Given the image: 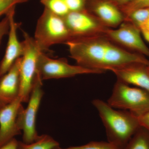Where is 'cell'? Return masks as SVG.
I'll return each mask as SVG.
<instances>
[{
  "mask_svg": "<svg viewBox=\"0 0 149 149\" xmlns=\"http://www.w3.org/2000/svg\"><path fill=\"white\" fill-rule=\"evenodd\" d=\"M65 44L77 65L85 68L106 72L133 63L149 65L145 56L125 49L104 35L74 38Z\"/></svg>",
  "mask_w": 149,
  "mask_h": 149,
  "instance_id": "obj_1",
  "label": "cell"
},
{
  "mask_svg": "<svg viewBox=\"0 0 149 149\" xmlns=\"http://www.w3.org/2000/svg\"><path fill=\"white\" fill-rule=\"evenodd\" d=\"M104 126L108 142L123 149L141 127L139 117L128 111L116 110L99 99L93 101Z\"/></svg>",
  "mask_w": 149,
  "mask_h": 149,
  "instance_id": "obj_2",
  "label": "cell"
},
{
  "mask_svg": "<svg viewBox=\"0 0 149 149\" xmlns=\"http://www.w3.org/2000/svg\"><path fill=\"white\" fill-rule=\"evenodd\" d=\"M33 38L39 49L44 52L54 45L65 44L72 37L64 17L45 8L37 21Z\"/></svg>",
  "mask_w": 149,
  "mask_h": 149,
  "instance_id": "obj_3",
  "label": "cell"
},
{
  "mask_svg": "<svg viewBox=\"0 0 149 149\" xmlns=\"http://www.w3.org/2000/svg\"><path fill=\"white\" fill-rule=\"evenodd\" d=\"M107 103L115 109L128 111L139 117L149 111V92L117 80Z\"/></svg>",
  "mask_w": 149,
  "mask_h": 149,
  "instance_id": "obj_4",
  "label": "cell"
},
{
  "mask_svg": "<svg viewBox=\"0 0 149 149\" xmlns=\"http://www.w3.org/2000/svg\"><path fill=\"white\" fill-rule=\"evenodd\" d=\"M23 34L24 51L19 69L20 85L19 97L22 103H27L37 74V61L41 51L34 38L24 31Z\"/></svg>",
  "mask_w": 149,
  "mask_h": 149,
  "instance_id": "obj_5",
  "label": "cell"
},
{
  "mask_svg": "<svg viewBox=\"0 0 149 149\" xmlns=\"http://www.w3.org/2000/svg\"><path fill=\"white\" fill-rule=\"evenodd\" d=\"M37 73L42 80L57 79L74 77L78 74H100L102 70L85 68L70 64L66 59L51 58L40 52L37 61Z\"/></svg>",
  "mask_w": 149,
  "mask_h": 149,
  "instance_id": "obj_6",
  "label": "cell"
},
{
  "mask_svg": "<svg viewBox=\"0 0 149 149\" xmlns=\"http://www.w3.org/2000/svg\"><path fill=\"white\" fill-rule=\"evenodd\" d=\"M42 81L37 73L27 108H22L19 115V125L23 132V142L26 143L34 142L40 136L36 129V120L44 94Z\"/></svg>",
  "mask_w": 149,
  "mask_h": 149,
  "instance_id": "obj_7",
  "label": "cell"
},
{
  "mask_svg": "<svg viewBox=\"0 0 149 149\" xmlns=\"http://www.w3.org/2000/svg\"><path fill=\"white\" fill-rule=\"evenodd\" d=\"M63 17L72 39L104 36L109 28L86 9L70 12Z\"/></svg>",
  "mask_w": 149,
  "mask_h": 149,
  "instance_id": "obj_8",
  "label": "cell"
},
{
  "mask_svg": "<svg viewBox=\"0 0 149 149\" xmlns=\"http://www.w3.org/2000/svg\"><path fill=\"white\" fill-rule=\"evenodd\" d=\"M104 36L127 50L149 57V48L142 39L140 29L129 22L124 21L116 29L109 28Z\"/></svg>",
  "mask_w": 149,
  "mask_h": 149,
  "instance_id": "obj_9",
  "label": "cell"
},
{
  "mask_svg": "<svg viewBox=\"0 0 149 149\" xmlns=\"http://www.w3.org/2000/svg\"><path fill=\"white\" fill-rule=\"evenodd\" d=\"M22 103L18 97L10 103L0 108V147L21 134L18 118L23 107Z\"/></svg>",
  "mask_w": 149,
  "mask_h": 149,
  "instance_id": "obj_10",
  "label": "cell"
},
{
  "mask_svg": "<svg viewBox=\"0 0 149 149\" xmlns=\"http://www.w3.org/2000/svg\"><path fill=\"white\" fill-rule=\"evenodd\" d=\"M15 9H13L6 15L9 19V31L5 53L0 63V78L10 69L15 62L22 57L24 53V44L23 42H19L17 37V31L20 24L15 19Z\"/></svg>",
  "mask_w": 149,
  "mask_h": 149,
  "instance_id": "obj_11",
  "label": "cell"
},
{
  "mask_svg": "<svg viewBox=\"0 0 149 149\" xmlns=\"http://www.w3.org/2000/svg\"><path fill=\"white\" fill-rule=\"evenodd\" d=\"M109 28H116L125 20L119 7L110 0H87L86 8Z\"/></svg>",
  "mask_w": 149,
  "mask_h": 149,
  "instance_id": "obj_12",
  "label": "cell"
},
{
  "mask_svg": "<svg viewBox=\"0 0 149 149\" xmlns=\"http://www.w3.org/2000/svg\"><path fill=\"white\" fill-rule=\"evenodd\" d=\"M21 61V57L0 78V108L10 103L19 96Z\"/></svg>",
  "mask_w": 149,
  "mask_h": 149,
  "instance_id": "obj_13",
  "label": "cell"
},
{
  "mask_svg": "<svg viewBox=\"0 0 149 149\" xmlns=\"http://www.w3.org/2000/svg\"><path fill=\"white\" fill-rule=\"evenodd\" d=\"M148 65L142 63H133L111 70L118 80L142 88L149 92V74Z\"/></svg>",
  "mask_w": 149,
  "mask_h": 149,
  "instance_id": "obj_14",
  "label": "cell"
},
{
  "mask_svg": "<svg viewBox=\"0 0 149 149\" xmlns=\"http://www.w3.org/2000/svg\"><path fill=\"white\" fill-rule=\"evenodd\" d=\"M59 143L49 135H41L34 142L26 143L18 141L17 149H54Z\"/></svg>",
  "mask_w": 149,
  "mask_h": 149,
  "instance_id": "obj_15",
  "label": "cell"
},
{
  "mask_svg": "<svg viewBox=\"0 0 149 149\" xmlns=\"http://www.w3.org/2000/svg\"><path fill=\"white\" fill-rule=\"evenodd\" d=\"M123 149H149V132L141 126Z\"/></svg>",
  "mask_w": 149,
  "mask_h": 149,
  "instance_id": "obj_16",
  "label": "cell"
},
{
  "mask_svg": "<svg viewBox=\"0 0 149 149\" xmlns=\"http://www.w3.org/2000/svg\"><path fill=\"white\" fill-rule=\"evenodd\" d=\"M45 8L59 16L64 17L70 12L62 0H40Z\"/></svg>",
  "mask_w": 149,
  "mask_h": 149,
  "instance_id": "obj_17",
  "label": "cell"
},
{
  "mask_svg": "<svg viewBox=\"0 0 149 149\" xmlns=\"http://www.w3.org/2000/svg\"><path fill=\"white\" fill-rule=\"evenodd\" d=\"M149 18V8H147L134 11L125 18V21L131 22L139 29Z\"/></svg>",
  "mask_w": 149,
  "mask_h": 149,
  "instance_id": "obj_18",
  "label": "cell"
},
{
  "mask_svg": "<svg viewBox=\"0 0 149 149\" xmlns=\"http://www.w3.org/2000/svg\"><path fill=\"white\" fill-rule=\"evenodd\" d=\"M149 8V0H133L130 2L119 7L125 18L134 11Z\"/></svg>",
  "mask_w": 149,
  "mask_h": 149,
  "instance_id": "obj_19",
  "label": "cell"
},
{
  "mask_svg": "<svg viewBox=\"0 0 149 149\" xmlns=\"http://www.w3.org/2000/svg\"><path fill=\"white\" fill-rule=\"evenodd\" d=\"M54 149H120L115 146L109 142L104 141H92L88 143L78 146L70 147L67 148H62L59 146Z\"/></svg>",
  "mask_w": 149,
  "mask_h": 149,
  "instance_id": "obj_20",
  "label": "cell"
},
{
  "mask_svg": "<svg viewBox=\"0 0 149 149\" xmlns=\"http://www.w3.org/2000/svg\"><path fill=\"white\" fill-rule=\"evenodd\" d=\"M29 0H0V17L6 15L9 12L15 8L19 4L29 1Z\"/></svg>",
  "mask_w": 149,
  "mask_h": 149,
  "instance_id": "obj_21",
  "label": "cell"
},
{
  "mask_svg": "<svg viewBox=\"0 0 149 149\" xmlns=\"http://www.w3.org/2000/svg\"><path fill=\"white\" fill-rule=\"evenodd\" d=\"M70 12L78 11L86 8L87 0H62Z\"/></svg>",
  "mask_w": 149,
  "mask_h": 149,
  "instance_id": "obj_22",
  "label": "cell"
},
{
  "mask_svg": "<svg viewBox=\"0 0 149 149\" xmlns=\"http://www.w3.org/2000/svg\"><path fill=\"white\" fill-rule=\"evenodd\" d=\"M9 19L7 15L0 21V44L3 37L5 35H8L9 31Z\"/></svg>",
  "mask_w": 149,
  "mask_h": 149,
  "instance_id": "obj_23",
  "label": "cell"
},
{
  "mask_svg": "<svg viewBox=\"0 0 149 149\" xmlns=\"http://www.w3.org/2000/svg\"><path fill=\"white\" fill-rule=\"evenodd\" d=\"M141 34L149 43V18L139 27Z\"/></svg>",
  "mask_w": 149,
  "mask_h": 149,
  "instance_id": "obj_24",
  "label": "cell"
},
{
  "mask_svg": "<svg viewBox=\"0 0 149 149\" xmlns=\"http://www.w3.org/2000/svg\"><path fill=\"white\" fill-rule=\"evenodd\" d=\"M139 119L141 126L146 129L149 132V111L139 116Z\"/></svg>",
  "mask_w": 149,
  "mask_h": 149,
  "instance_id": "obj_25",
  "label": "cell"
},
{
  "mask_svg": "<svg viewBox=\"0 0 149 149\" xmlns=\"http://www.w3.org/2000/svg\"><path fill=\"white\" fill-rule=\"evenodd\" d=\"M18 142V141L14 138L2 146L0 147V149H17Z\"/></svg>",
  "mask_w": 149,
  "mask_h": 149,
  "instance_id": "obj_26",
  "label": "cell"
},
{
  "mask_svg": "<svg viewBox=\"0 0 149 149\" xmlns=\"http://www.w3.org/2000/svg\"><path fill=\"white\" fill-rule=\"evenodd\" d=\"M110 1L119 7L128 3L133 0H110Z\"/></svg>",
  "mask_w": 149,
  "mask_h": 149,
  "instance_id": "obj_27",
  "label": "cell"
},
{
  "mask_svg": "<svg viewBox=\"0 0 149 149\" xmlns=\"http://www.w3.org/2000/svg\"><path fill=\"white\" fill-rule=\"evenodd\" d=\"M147 70H148V72L149 74V65H148V66H147Z\"/></svg>",
  "mask_w": 149,
  "mask_h": 149,
  "instance_id": "obj_28",
  "label": "cell"
}]
</instances>
